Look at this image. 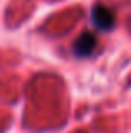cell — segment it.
I'll use <instances>...</instances> for the list:
<instances>
[{
    "instance_id": "obj_1",
    "label": "cell",
    "mask_w": 131,
    "mask_h": 133,
    "mask_svg": "<svg viewBox=\"0 0 131 133\" xmlns=\"http://www.w3.org/2000/svg\"><path fill=\"white\" fill-rule=\"evenodd\" d=\"M91 22L99 30H111L116 25V17L111 9L103 3H96L91 10Z\"/></svg>"
},
{
    "instance_id": "obj_2",
    "label": "cell",
    "mask_w": 131,
    "mask_h": 133,
    "mask_svg": "<svg viewBox=\"0 0 131 133\" xmlns=\"http://www.w3.org/2000/svg\"><path fill=\"white\" fill-rule=\"evenodd\" d=\"M98 41H96L94 34L91 32H82L72 44V54L76 57H89L94 52Z\"/></svg>"
}]
</instances>
